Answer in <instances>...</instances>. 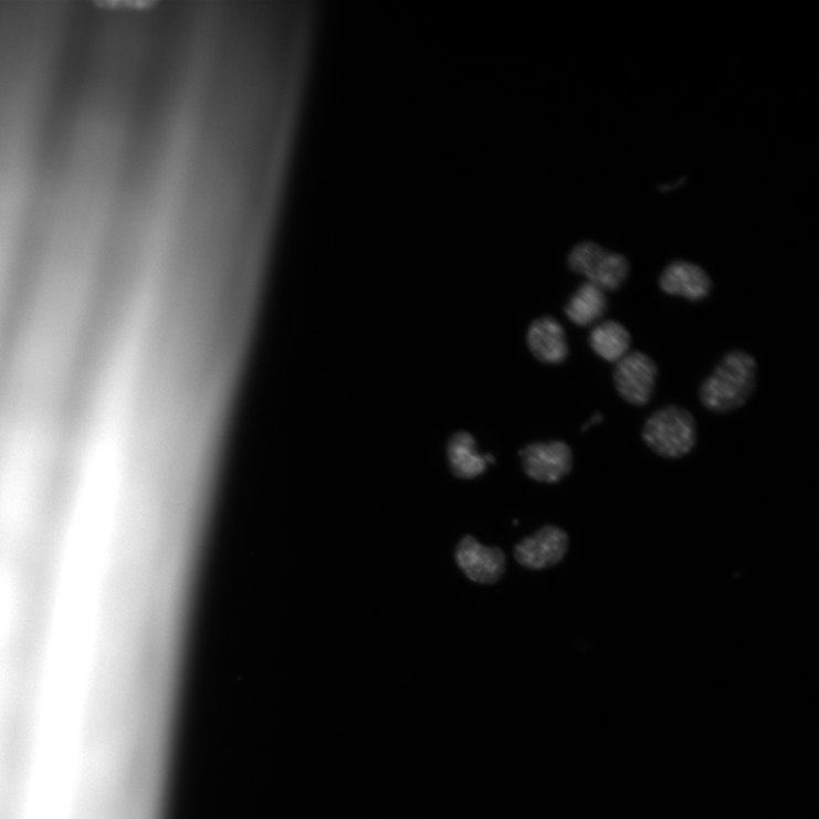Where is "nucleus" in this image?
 Segmentation results:
<instances>
[{
	"label": "nucleus",
	"instance_id": "f257e3e1",
	"mask_svg": "<svg viewBox=\"0 0 819 819\" xmlns=\"http://www.w3.org/2000/svg\"><path fill=\"white\" fill-rule=\"evenodd\" d=\"M758 365L745 350H731L700 387V401L707 410L727 413L744 407L757 386Z\"/></svg>",
	"mask_w": 819,
	"mask_h": 819
},
{
	"label": "nucleus",
	"instance_id": "f03ea898",
	"mask_svg": "<svg viewBox=\"0 0 819 819\" xmlns=\"http://www.w3.org/2000/svg\"><path fill=\"white\" fill-rule=\"evenodd\" d=\"M642 438L658 455L679 459L696 443L694 417L684 408L669 406L654 412L644 423Z\"/></svg>",
	"mask_w": 819,
	"mask_h": 819
},
{
	"label": "nucleus",
	"instance_id": "7ed1b4c3",
	"mask_svg": "<svg viewBox=\"0 0 819 819\" xmlns=\"http://www.w3.org/2000/svg\"><path fill=\"white\" fill-rule=\"evenodd\" d=\"M568 265L574 273L605 293L616 292L626 284L631 269L626 256L608 252L594 242L576 245L569 253Z\"/></svg>",
	"mask_w": 819,
	"mask_h": 819
},
{
	"label": "nucleus",
	"instance_id": "20e7f679",
	"mask_svg": "<svg viewBox=\"0 0 819 819\" xmlns=\"http://www.w3.org/2000/svg\"><path fill=\"white\" fill-rule=\"evenodd\" d=\"M657 376L655 363L648 355L634 350L616 363L613 382L622 400L642 407L653 396Z\"/></svg>",
	"mask_w": 819,
	"mask_h": 819
},
{
	"label": "nucleus",
	"instance_id": "39448f33",
	"mask_svg": "<svg viewBox=\"0 0 819 819\" xmlns=\"http://www.w3.org/2000/svg\"><path fill=\"white\" fill-rule=\"evenodd\" d=\"M519 454L526 475L540 483H558L573 471V452L560 441L529 444Z\"/></svg>",
	"mask_w": 819,
	"mask_h": 819
},
{
	"label": "nucleus",
	"instance_id": "423d86ee",
	"mask_svg": "<svg viewBox=\"0 0 819 819\" xmlns=\"http://www.w3.org/2000/svg\"><path fill=\"white\" fill-rule=\"evenodd\" d=\"M455 560L464 575L479 584L497 582L506 568V558L500 548L482 545L471 535L458 543Z\"/></svg>",
	"mask_w": 819,
	"mask_h": 819
},
{
	"label": "nucleus",
	"instance_id": "0eeeda50",
	"mask_svg": "<svg viewBox=\"0 0 819 819\" xmlns=\"http://www.w3.org/2000/svg\"><path fill=\"white\" fill-rule=\"evenodd\" d=\"M568 548L569 538L565 531L545 526L516 546L515 558L523 567L539 570L561 563Z\"/></svg>",
	"mask_w": 819,
	"mask_h": 819
},
{
	"label": "nucleus",
	"instance_id": "6e6552de",
	"mask_svg": "<svg viewBox=\"0 0 819 819\" xmlns=\"http://www.w3.org/2000/svg\"><path fill=\"white\" fill-rule=\"evenodd\" d=\"M659 287L668 295L700 302L710 296L713 282L700 265L681 260L672 262L662 271Z\"/></svg>",
	"mask_w": 819,
	"mask_h": 819
},
{
	"label": "nucleus",
	"instance_id": "1a4fd4ad",
	"mask_svg": "<svg viewBox=\"0 0 819 819\" xmlns=\"http://www.w3.org/2000/svg\"><path fill=\"white\" fill-rule=\"evenodd\" d=\"M533 356L549 365H560L568 357V344L563 326L552 317L535 321L527 334Z\"/></svg>",
	"mask_w": 819,
	"mask_h": 819
},
{
	"label": "nucleus",
	"instance_id": "9d476101",
	"mask_svg": "<svg viewBox=\"0 0 819 819\" xmlns=\"http://www.w3.org/2000/svg\"><path fill=\"white\" fill-rule=\"evenodd\" d=\"M447 453L451 471L458 479L474 480L486 471V455L477 451L476 441L470 433L454 434L448 443Z\"/></svg>",
	"mask_w": 819,
	"mask_h": 819
},
{
	"label": "nucleus",
	"instance_id": "9b49d317",
	"mask_svg": "<svg viewBox=\"0 0 819 819\" xmlns=\"http://www.w3.org/2000/svg\"><path fill=\"white\" fill-rule=\"evenodd\" d=\"M607 309L606 293L587 282L573 294L565 307V314L575 325L588 327L601 321Z\"/></svg>",
	"mask_w": 819,
	"mask_h": 819
},
{
	"label": "nucleus",
	"instance_id": "f8f14e48",
	"mask_svg": "<svg viewBox=\"0 0 819 819\" xmlns=\"http://www.w3.org/2000/svg\"><path fill=\"white\" fill-rule=\"evenodd\" d=\"M632 337L626 326L616 321L599 324L590 335L594 353L608 363H618L630 354Z\"/></svg>",
	"mask_w": 819,
	"mask_h": 819
},
{
	"label": "nucleus",
	"instance_id": "ddd939ff",
	"mask_svg": "<svg viewBox=\"0 0 819 819\" xmlns=\"http://www.w3.org/2000/svg\"><path fill=\"white\" fill-rule=\"evenodd\" d=\"M602 421H603V414H602V413H600V412H598V413H596V414H595V416H594V417H592V418H591V419L589 420V422H588L587 424H584V427L581 428V431H582V432H585V431H587V429H589V428H592L594 426H596V424H599V423H600V422H602Z\"/></svg>",
	"mask_w": 819,
	"mask_h": 819
}]
</instances>
